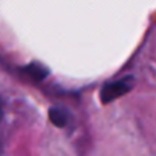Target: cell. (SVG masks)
<instances>
[{"label": "cell", "instance_id": "cell-1", "mask_svg": "<svg viewBox=\"0 0 156 156\" xmlns=\"http://www.w3.org/2000/svg\"><path fill=\"white\" fill-rule=\"evenodd\" d=\"M130 87H132V80H130V78H124V80H121V81L107 84V86L104 87L103 94H101L103 101H104V103H106V101H112V100L118 98L119 95L129 92Z\"/></svg>", "mask_w": 156, "mask_h": 156}, {"label": "cell", "instance_id": "cell-2", "mask_svg": "<svg viewBox=\"0 0 156 156\" xmlns=\"http://www.w3.org/2000/svg\"><path fill=\"white\" fill-rule=\"evenodd\" d=\"M49 118H51V121H52L55 126L63 127V126H66V122H67V119H69V115H67V112H66L64 109H57V107H54V109H51V112H49Z\"/></svg>", "mask_w": 156, "mask_h": 156}, {"label": "cell", "instance_id": "cell-3", "mask_svg": "<svg viewBox=\"0 0 156 156\" xmlns=\"http://www.w3.org/2000/svg\"><path fill=\"white\" fill-rule=\"evenodd\" d=\"M3 116V104H2V100H0V119Z\"/></svg>", "mask_w": 156, "mask_h": 156}]
</instances>
